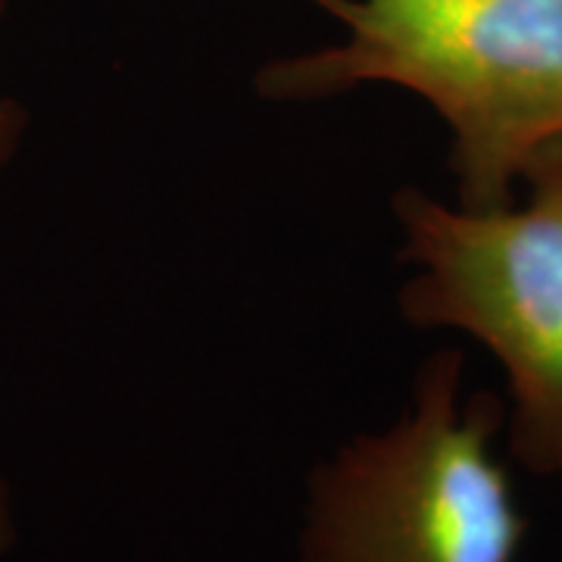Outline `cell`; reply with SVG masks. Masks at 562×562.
Returning a JSON list of instances; mask_svg holds the SVG:
<instances>
[{
    "instance_id": "2",
    "label": "cell",
    "mask_w": 562,
    "mask_h": 562,
    "mask_svg": "<svg viewBox=\"0 0 562 562\" xmlns=\"http://www.w3.org/2000/svg\"><path fill=\"white\" fill-rule=\"evenodd\" d=\"M506 406L465 387V357L422 362L413 397L306 482L301 562H519L528 516L497 457Z\"/></svg>"
},
{
    "instance_id": "1",
    "label": "cell",
    "mask_w": 562,
    "mask_h": 562,
    "mask_svg": "<svg viewBox=\"0 0 562 562\" xmlns=\"http://www.w3.org/2000/svg\"><path fill=\"white\" fill-rule=\"evenodd\" d=\"M344 29L325 47L266 63L254 88L276 103L391 85L450 132L457 203L516 198L528 162L562 140V0H310Z\"/></svg>"
},
{
    "instance_id": "3",
    "label": "cell",
    "mask_w": 562,
    "mask_h": 562,
    "mask_svg": "<svg viewBox=\"0 0 562 562\" xmlns=\"http://www.w3.org/2000/svg\"><path fill=\"white\" fill-rule=\"evenodd\" d=\"M522 201L469 210L422 188L394 194L401 316L484 347L506 382V457L562 484V140L522 172Z\"/></svg>"
},
{
    "instance_id": "4",
    "label": "cell",
    "mask_w": 562,
    "mask_h": 562,
    "mask_svg": "<svg viewBox=\"0 0 562 562\" xmlns=\"http://www.w3.org/2000/svg\"><path fill=\"white\" fill-rule=\"evenodd\" d=\"M7 10H10V0H0V22L7 16ZM25 128H29L25 106L0 91V172L20 154L22 140H25Z\"/></svg>"
},
{
    "instance_id": "5",
    "label": "cell",
    "mask_w": 562,
    "mask_h": 562,
    "mask_svg": "<svg viewBox=\"0 0 562 562\" xmlns=\"http://www.w3.org/2000/svg\"><path fill=\"white\" fill-rule=\"evenodd\" d=\"M16 543V509H13V494L10 484L0 479V562Z\"/></svg>"
}]
</instances>
